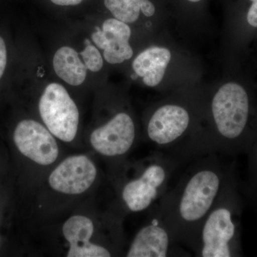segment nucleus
<instances>
[{
    "mask_svg": "<svg viewBox=\"0 0 257 257\" xmlns=\"http://www.w3.org/2000/svg\"><path fill=\"white\" fill-rule=\"evenodd\" d=\"M132 31L127 24L116 18H109L96 28L92 40L98 48L103 50L104 60L111 64H121L133 56L130 44Z\"/></svg>",
    "mask_w": 257,
    "mask_h": 257,
    "instance_id": "obj_11",
    "label": "nucleus"
},
{
    "mask_svg": "<svg viewBox=\"0 0 257 257\" xmlns=\"http://www.w3.org/2000/svg\"><path fill=\"white\" fill-rule=\"evenodd\" d=\"M85 1L87 0H49L51 4L62 8L79 6Z\"/></svg>",
    "mask_w": 257,
    "mask_h": 257,
    "instance_id": "obj_19",
    "label": "nucleus"
},
{
    "mask_svg": "<svg viewBox=\"0 0 257 257\" xmlns=\"http://www.w3.org/2000/svg\"><path fill=\"white\" fill-rule=\"evenodd\" d=\"M97 170L85 155L67 157L49 176L51 188L61 194L77 195L87 192L95 182Z\"/></svg>",
    "mask_w": 257,
    "mask_h": 257,
    "instance_id": "obj_10",
    "label": "nucleus"
},
{
    "mask_svg": "<svg viewBox=\"0 0 257 257\" xmlns=\"http://www.w3.org/2000/svg\"><path fill=\"white\" fill-rule=\"evenodd\" d=\"M210 107L214 132L207 139V151L219 154L229 150L244 132L249 112L247 93L236 83H226L213 96Z\"/></svg>",
    "mask_w": 257,
    "mask_h": 257,
    "instance_id": "obj_3",
    "label": "nucleus"
},
{
    "mask_svg": "<svg viewBox=\"0 0 257 257\" xmlns=\"http://www.w3.org/2000/svg\"><path fill=\"white\" fill-rule=\"evenodd\" d=\"M171 58L172 55L168 49L150 47L135 59L133 68L135 74L143 78L145 85L156 87L163 79Z\"/></svg>",
    "mask_w": 257,
    "mask_h": 257,
    "instance_id": "obj_13",
    "label": "nucleus"
},
{
    "mask_svg": "<svg viewBox=\"0 0 257 257\" xmlns=\"http://www.w3.org/2000/svg\"><path fill=\"white\" fill-rule=\"evenodd\" d=\"M251 4L248 10L247 18L248 23L253 28H257V0H249Z\"/></svg>",
    "mask_w": 257,
    "mask_h": 257,
    "instance_id": "obj_18",
    "label": "nucleus"
},
{
    "mask_svg": "<svg viewBox=\"0 0 257 257\" xmlns=\"http://www.w3.org/2000/svg\"><path fill=\"white\" fill-rule=\"evenodd\" d=\"M256 158H257V152H256Z\"/></svg>",
    "mask_w": 257,
    "mask_h": 257,
    "instance_id": "obj_21",
    "label": "nucleus"
},
{
    "mask_svg": "<svg viewBox=\"0 0 257 257\" xmlns=\"http://www.w3.org/2000/svg\"><path fill=\"white\" fill-rule=\"evenodd\" d=\"M192 116L178 104H165L154 111L147 124V136L160 151L177 154L188 160L196 158L185 141L190 133Z\"/></svg>",
    "mask_w": 257,
    "mask_h": 257,
    "instance_id": "obj_5",
    "label": "nucleus"
},
{
    "mask_svg": "<svg viewBox=\"0 0 257 257\" xmlns=\"http://www.w3.org/2000/svg\"><path fill=\"white\" fill-rule=\"evenodd\" d=\"M94 226L92 219L84 215H74L62 226V234L69 243L68 257H108L112 252L101 245L91 241Z\"/></svg>",
    "mask_w": 257,
    "mask_h": 257,
    "instance_id": "obj_12",
    "label": "nucleus"
},
{
    "mask_svg": "<svg viewBox=\"0 0 257 257\" xmlns=\"http://www.w3.org/2000/svg\"><path fill=\"white\" fill-rule=\"evenodd\" d=\"M87 70L92 72H99L104 65V60L99 50L86 40V47L79 53Z\"/></svg>",
    "mask_w": 257,
    "mask_h": 257,
    "instance_id": "obj_16",
    "label": "nucleus"
},
{
    "mask_svg": "<svg viewBox=\"0 0 257 257\" xmlns=\"http://www.w3.org/2000/svg\"><path fill=\"white\" fill-rule=\"evenodd\" d=\"M184 1L185 3H189V4L197 5L201 4L204 0H184Z\"/></svg>",
    "mask_w": 257,
    "mask_h": 257,
    "instance_id": "obj_20",
    "label": "nucleus"
},
{
    "mask_svg": "<svg viewBox=\"0 0 257 257\" xmlns=\"http://www.w3.org/2000/svg\"><path fill=\"white\" fill-rule=\"evenodd\" d=\"M136 140V125L133 117L124 111L115 114L105 124L94 130L90 136L93 149L109 158L126 156Z\"/></svg>",
    "mask_w": 257,
    "mask_h": 257,
    "instance_id": "obj_8",
    "label": "nucleus"
},
{
    "mask_svg": "<svg viewBox=\"0 0 257 257\" xmlns=\"http://www.w3.org/2000/svg\"><path fill=\"white\" fill-rule=\"evenodd\" d=\"M151 219L144 225L130 243L126 256H188L189 253L177 242L156 207Z\"/></svg>",
    "mask_w": 257,
    "mask_h": 257,
    "instance_id": "obj_7",
    "label": "nucleus"
},
{
    "mask_svg": "<svg viewBox=\"0 0 257 257\" xmlns=\"http://www.w3.org/2000/svg\"><path fill=\"white\" fill-rule=\"evenodd\" d=\"M39 111L44 124L61 141H73L78 132V107L67 89L58 83L45 87L39 101Z\"/></svg>",
    "mask_w": 257,
    "mask_h": 257,
    "instance_id": "obj_6",
    "label": "nucleus"
},
{
    "mask_svg": "<svg viewBox=\"0 0 257 257\" xmlns=\"http://www.w3.org/2000/svg\"><path fill=\"white\" fill-rule=\"evenodd\" d=\"M56 74L71 86H79L87 77V69L77 51L70 47H62L53 58Z\"/></svg>",
    "mask_w": 257,
    "mask_h": 257,
    "instance_id": "obj_14",
    "label": "nucleus"
},
{
    "mask_svg": "<svg viewBox=\"0 0 257 257\" xmlns=\"http://www.w3.org/2000/svg\"><path fill=\"white\" fill-rule=\"evenodd\" d=\"M8 64V48L3 37L0 35V80L4 75Z\"/></svg>",
    "mask_w": 257,
    "mask_h": 257,
    "instance_id": "obj_17",
    "label": "nucleus"
},
{
    "mask_svg": "<svg viewBox=\"0 0 257 257\" xmlns=\"http://www.w3.org/2000/svg\"><path fill=\"white\" fill-rule=\"evenodd\" d=\"M230 184L199 226L190 249L196 256L230 257L234 255L236 224Z\"/></svg>",
    "mask_w": 257,
    "mask_h": 257,
    "instance_id": "obj_4",
    "label": "nucleus"
},
{
    "mask_svg": "<svg viewBox=\"0 0 257 257\" xmlns=\"http://www.w3.org/2000/svg\"><path fill=\"white\" fill-rule=\"evenodd\" d=\"M13 142L23 156L37 165H50L58 158L59 147L55 137L35 120L20 121L15 126Z\"/></svg>",
    "mask_w": 257,
    "mask_h": 257,
    "instance_id": "obj_9",
    "label": "nucleus"
},
{
    "mask_svg": "<svg viewBox=\"0 0 257 257\" xmlns=\"http://www.w3.org/2000/svg\"><path fill=\"white\" fill-rule=\"evenodd\" d=\"M187 161L177 154L158 151L134 166L133 175L124 177L119 189L125 210L139 213L155 207L175 171Z\"/></svg>",
    "mask_w": 257,
    "mask_h": 257,
    "instance_id": "obj_2",
    "label": "nucleus"
},
{
    "mask_svg": "<svg viewBox=\"0 0 257 257\" xmlns=\"http://www.w3.org/2000/svg\"><path fill=\"white\" fill-rule=\"evenodd\" d=\"M218 154L196 157L155 206L177 242L190 249L199 226L229 184Z\"/></svg>",
    "mask_w": 257,
    "mask_h": 257,
    "instance_id": "obj_1",
    "label": "nucleus"
},
{
    "mask_svg": "<svg viewBox=\"0 0 257 257\" xmlns=\"http://www.w3.org/2000/svg\"><path fill=\"white\" fill-rule=\"evenodd\" d=\"M155 0H102L114 18L126 24L138 21L140 15L152 18L157 13Z\"/></svg>",
    "mask_w": 257,
    "mask_h": 257,
    "instance_id": "obj_15",
    "label": "nucleus"
}]
</instances>
